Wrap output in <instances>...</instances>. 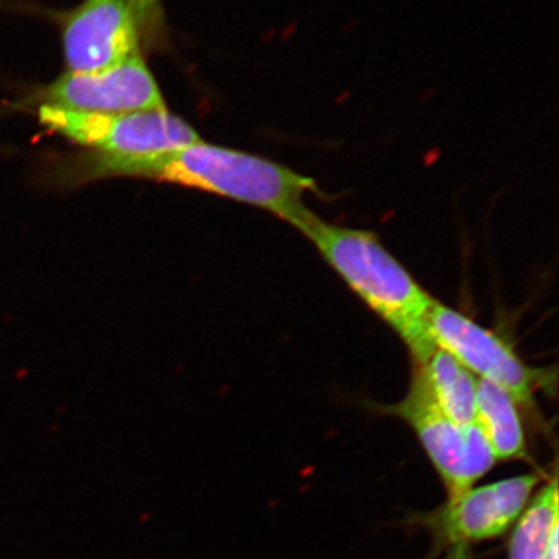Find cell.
I'll return each instance as SVG.
<instances>
[{"mask_svg": "<svg viewBox=\"0 0 559 559\" xmlns=\"http://www.w3.org/2000/svg\"><path fill=\"white\" fill-rule=\"evenodd\" d=\"M68 169L69 185L107 178L166 181L260 207L295 229L311 212L306 194L326 198L317 180L288 166L204 142L142 156L91 152L73 159Z\"/></svg>", "mask_w": 559, "mask_h": 559, "instance_id": "1", "label": "cell"}, {"mask_svg": "<svg viewBox=\"0 0 559 559\" xmlns=\"http://www.w3.org/2000/svg\"><path fill=\"white\" fill-rule=\"evenodd\" d=\"M298 233L407 347L414 365L437 347L428 317L435 298L411 272L383 247L372 230L352 228L311 213Z\"/></svg>", "mask_w": 559, "mask_h": 559, "instance_id": "2", "label": "cell"}, {"mask_svg": "<svg viewBox=\"0 0 559 559\" xmlns=\"http://www.w3.org/2000/svg\"><path fill=\"white\" fill-rule=\"evenodd\" d=\"M48 130L107 156H142L202 142L190 124L167 110L135 114H88L40 105Z\"/></svg>", "mask_w": 559, "mask_h": 559, "instance_id": "3", "label": "cell"}, {"mask_svg": "<svg viewBox=\"0 0 559 559\" xmlns=\"http://www.w3.org/2000/svg\"><path fill=\"white\" fill-rule=\"evenodd\" d=\"M388 411L415 431L443 480L449 500L474 487L498 463L477 424L460 425L444 416L416 369L408 394Z\"/></svg>", "mask_w": 559, "mask_h": 559, "instance_id": "4", "label": "cell"}, {"mask_svg": "<svg viewBox=\"0 0 559 559\" xmlns=\"http://www.w3.org/2000/svg\"><path fill=\"white\" fill-rule=\"evenodd\" d=\"M437 346L445 349L479 380L508 391L520 408H535V393L551 386L548 369L526 365L500 335L475 323L469 317L435 300L428 317Z\"/></svg>", "mask_w": 559, "mask_h": 559, "instance_id": "5", "label": "cell"}, {"mask_svg": "<svg viewBox=\"0 0 559 559\" xmlns=\"http://www.w3.org/2000/svg\"><path fill=\"white\" fill-rule=\"evenodd\" d=\"M41 105L88 114L167 110L155 76L142 56L97 73L67 72L39 94Z\"/></svg>", "mask_w": 559, "mask_h": 559, "instance_id": "6", "label": "cell"}, {"mask_svg": "<svg viewBox=\"0 0 559 559\" xmlns=\"http://www.w3.org/2000/svg\"><path fill=\"white\" fill-rule=\"evenodd\" d=\"M68 72L97 73L139 55V21L129 0H85L62 20Z\"/></svg>", "mask_w": 559, "mask_h": 559, "instance_id": "7", "label": "cell"}, {"mask_svg": "<svg viewBox=\"0 0 559 559\" xmlns=\"http://www.w3.org/2000/svg\"><path fill=\"white\" fill-rule=\"evenodd\" d=\"M539 480V475L524 474L466 489L440 510L439 533L450 544L504 535L519 521Z\"/></svg>", "mask_w": 559, "mask_h": 559, "instance_id": "8", "label": "cell"}, {"mask_svg": "<svg viewBox=\"0 0 559 559\" xmlns=\"http://www.w3.org/2000/svg\"><path fill=\"white\" fill-rule=\"evenodd\" d=\"M414 369L444 416L460 425L475 424L478 379L471 370L439 346Z\"/></svg>", "mask_w": 559, "mask_h": 559, "instance_id": "9", "label": "cell"}, {"mask_svg": "<svg viewBox=\"0 0 559 559\" xmlns=\"http://www.w3.org/2000/svg\"><path fill=\"white\" fill-rule=\"evenodd\" d=\"M475 424L485 436L496 460L526 457V432L523 428L520 405L507 390L478 379Z\"/></svg>", "mask_w": 559, "mask_h": 559, "instance_id": "10", "label": "cell"}, {"mask_svg": "<svg viewBox=\"0 0 559 559\" xmlns=\"http://www.w3.org/2000/svg\"><path fill=\"white\" fill-rule=\"evenodd\" d=\"M558 499L557 478H554L528 502L515 522L509 559H543L558 530Z\"/></svg>", "mask_w": 559, "mask_h": 559, "instance_id": "11", "label": "cell"}, {"mask_svg": "<svg viewBox=\"0 0 559 559\" xmlns=\"http://www.w3.org/2000/svg\"><path fill=\"white\" fill-rule=\"evenodd\" d=\"M156 0H129V3L134 10L138 20H144L146 16L153 12V7H155Z\"/></svg>", "mask_w": 559, "mask_h": 559, "instance_id": "12", "label": "cell"}, {"mask_svg": "<svg viewBox=\"0 0 559 559\" xmlns=\"http://www.w3.org/2000/svg\"><path fill=\"white\" fill-rule=\"evenodd\" d=\"M445 559H473L469 544L453 543L450 544L449 551H447Z\"/></svg>", "mask_w": 559, "mask_h": 559, "instance_id": "13", "label": "cell"}, {"mask_svg": "<svg viewBox=\"0 0 559 559\" xmlns=\"http://www.w3.org/2000/svg\"><path fill=\"white\" fill-rule=\"evenodd\" d=\"M543 559H558V530L554 536H551L548 549L545 551Z\"/></svg>", "mask_w": 559, "mask_h": 559, "instance_id": "14", "label": "cell"}]
</instances>
